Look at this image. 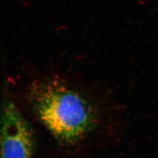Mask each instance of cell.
<instances>
[{
    "label": "cell",
    "instance_id": "obj_1",
    "mask_svg": "<svg viewBox=\"0 0 158 158\" xmlns=\"http://www.w3.org/2000/svg\"><path fill=\"white\" fill-rule=\"evenodd\" d=\"M26 90L34 115L59 141L67 144L78 141L94 123L96 111L90 99L65 79L37 78Z\"/></svg>",
    "mask_w": 158,
    "mask_h": 158
},
{
    "label": "cell",
    "instance_id": "obj_2",
    "mask_svg": "<svg viewBox=\"0 0 158 158\" xmlns=\"http://www.w3.org/2000/svg\"><path fill=\"white\" fill-rule=\"evenodd\" d=\"M35 141L31 126L11 99L0 111V158H32Z\"/></svg>",
    "mask_w": 158,
    "mask_h": 158
}]
</instances>
